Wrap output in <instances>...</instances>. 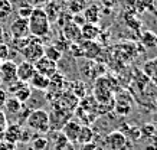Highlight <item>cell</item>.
Segmentation results:
<instances>
[{
    "mask_svg": "<svg viewBox=\"0 0 157 150\" xmlns=\"http://www.w3.org/2000/svg\"><path fill=\"white\" fill-rule=\"evenodd\" d=\"M28 25L29 33L35 36V38L42 39L45 36H48L49 32H51V22L46 17L42 7H33L32 15L28 19Z\"/></svg>",
    "mask_w": 157,
    "mask_h": 150,
    "instance_id": "6da1fadb",
    "label": "cell"
},
{
    "mask_svg": "<svg viewBox=\"0 0 157 150\" xmlns=\"http://www.w3.org/2000/svg\"><path fill=\"white\" fill-rule=\"evenodd\" d=\"M26 127L33 133H48L49 131V113L42 108H33L26 117Z\"/></svg>",
    "mask_w": 157,
    "mask_h": 150,
    "instance_id": "7a4b0ae2",
    "label": "cell"
},
{
    "mask_svg": "<svg viewBox=\"0 0 157 150\" xmlns=\"http://www.w3.org/2000/svg\"><path fill=\"white\" fill-rule=\"evenodd\" d=\"M43 49H45V45L42 44V40L39 38H35V36L30 35L28 44L25 45L19 52L22 53V56L25 58V61H28V62H30V63H35L39 58L43 56Z\"/></svg>",
    "mask_w": 157,
    "mask_h": 150,
    "instance_id": "3957f363",
    "label": "cell"
},
{
    "mask_svg": "<svg viewBox=\"0 0 157 150\" xmlns=\"http://www.w3.org/2000/svg\"><path fill=\"white\" fill-rule=\"evenodd\" d=\"M104 144L108 150H127L130 146L128 139L121 131H113L104 139Z\"/></svg>",
    "mask_w": 157,
    "mask_h": 150,
    "instance_id": "277c9868",
    "label": "cell"
},
{
    "mask_svg": "<svg viewBox=\"0 0 157 150\" xmlns=\"http://www.w3.org/2000/svg\"><path fill=\"white\" fill-rule=\"evenodd\" d=\"M16 68H17V63L13 62V61H3L0 63V83L5 84V85H9V84L14 83L17 77H16Z\"/></svg>",
    "mask_w": 157,
    "mask_h": 150,
    "instance_id": "5b68a950",
    "label": "cell"
},
{
    "mask_svg": "<svg viewBox=\"0 0 157 150\" xmlns=\"http://www.w3.org/2000/svg\"><path fill=\"white\" fill-rule=\"evenodd\" d=\"M33 67H35V71H36V72L43 75V77H46V78H51L52 75H55V74L58 72V63L51 61L49 58H46L45 55L33 63Z\"/></svg>",
    "mask_w": 157,
    "mask_h": 150,
    "instance_id": "8992f818",
    "label": "cell"
},
{
    "mask_svg": "<svg viewBox=\"0 0 157 150\" xmlns=\"http://www.w3.org/2000/svg\"><path fill=\"white\" fill-rule=\"evenodd\" d=\"M10 35H12V39H23L28 38L29 35V25L26 19H22V17H17L14 19L12 23H10Z\"/></svg>",
    "mask_w": 157,
    "mask_h": 150,
    "instance_id": "52a82bcc",
    "label": "cell"
},
{
    "mask_svg": "<svg viewBox=\"0 0 157 150\" xmlns=\"http://www.w3.org/2000/svg\"><path fill=\"white\" fill-rule=\"evenodd\" d=\"M62 36L67 39L68 42H79L82 39L81 36V26H78L75 22H68L62 28Z\"/></svg>",
    "mask_w": 157,
    "mask_h": 150,
    "instance_id": "ba28073f",
    "label": "cell"
},
{
    "mask_svg": "<svg viewBox=\"0 0 157 150\" xmlns=\"http://www.w3.org/2000/svg\"><path fill=\"white\" fill-rule=\"evenodd\" d=\"M35 72H36V71H35L33 63L28 62V61L20 62L19 65H17V68H16V77H17L19 81H22V83H25V84H28L29 81H30V78L33 77Z\"/></svg>",
    "mask_w": 157,
    "mask_h": 150,
    "instance_id": "9c48e42d",
    "label": "cell"
},
{
    "mask_svg": "<svg viewBox=\"0 0 157 150\" xmlns=\"http://www.w3.org/2000/svg\"><path fill=\"white\" fill-rule=\"evenodd\" d=\"M22 129L23 127L17 124V123H13V124H7L3 131V139L6 141H10V143H19L20 141V136H22Z\"/></svg>",
    "mask_w": 157,
    "mask_h": 150,
    "instance_id": "30bf717a",
    "label": "cell"
},
{
    "mask_svg": "<svg viewBox=\"0 0 157 150\" xmlns=\"http://www.w3.org/2000/svg\"><path fill=\"white\" fill-rule=\"evenodd\" d=\"M79 129H81V124L78 123V121H67L63 127L61 129V133L65 137H67L68 141H76V137H78V133H79Z\"/></svg>",
    "mask_w": 157,
    "mask_h": 150,
    "instance_id": "8fae6325",
    "label": "cell"
},
{
    "mask_svg": "<svg viewBox=\"0 0 157 150\" xmlns=\"http://www.w3.org/2000/svg\"><path fill=\"white\" fill-rule=\"evenodd\" d=\"M28 85L30 88L36 90V91L43 92V91H46L49 87V78L43 77V75H40V74H38V72H35L33 77L30 78V81L28 83Z\"/></svg>",
    "mask_w": 157,
    "mask_h": 150,
    "instance_id": "7c38bea8",
    "label": "cell"
},
{
    "mask_svg": "<svg viewBox=\"0 0 157 150\" xmlns=\"http://www.w3.org/2000/svg\"><path fill=\"white\" fill-rule=\"evenodd\" d=\"M43 12H45V15H46V17L49 19L51 23L59 20L61 7H59V5H58L56 2H48V3L45 5V7H43Z\"/></svg>",
    "mask_w": 157,
    "mask_h": 150,
    "instance_id": "4fadbf2b",
    "label": "cell"
},
{
    "mask_svg": "<svg viewBox=\"0 0 157 150\" xmlns=\"http://www.w3.org/2000/svg\"><path fill=\"white\" fill-rule=\"evenodd\" d=\"M92 140H94V130L90 126H81L78 137H76V143H79L82 146V144L92 143Z\"/></svg>",
    "mask_w": 157,
    "mask_h": 150,
    "instance_id": "5bb4252c",
    "label": "cell"
},
{
    "mask_svg": "<svg viewBox=\"0 0 157 150\" xmlns=\"http://www.w3.org/2000/svg\"><path fill=\"white\" fill-rule=\"evenodd\" d=\"M3 108H5L6 113L10 114V116H19V113L22 111V108H23V104L19 102L16 98H13V97H7Z\"/></svg>",
    "mask_w": 157,
    "mask_h": 150,
    "instance_id": "9a60e30c",
    "label": "cell"
},
{
    "mask_svg": "<svg viewBox=\"0 0 157 150\" xmlns=\"http://www.w3.org/2000/svg\"><path fill=\"white\" fill-rule=\"evenodd\" d=\"M100 33V30L95 25L85 23L84 26H81V36L84 40H94V38H97Z\"/></svg>",
    "mask_w": 157,
    "mask_h": 150,
    "instance_id": "2e32d148",
    "label": "cell"
},
{
    "mask_svg": "<svg viewBox=\"0 0 157 150\" xmlns=\"http://www.w3.org/2000/svg\"><path fill=\"white\" fill-rule=\"evenodd\" d=\"M82 17H84V20H85L86 23H91V25L98 23V20H100V12H98V7H97V6H91V7L85 9Z\"/></svg>",
    "mask_w": 157,
    "mask_h": 150,
    "instance_id": "e0dca14e",
    "label": "cell"
},
{
    "mask_svg": "<svg viewBox=\"0 0 157 150\" xmlns=\"http://www.w3.org/2000/svg\"><path fill=\"white\" fill-rule=\"evenodd\" d=\"M43 55L56 63L62 59V52L56 48V46H53V45H46L45 49H43Z\"/></svg>",
    "mask_w": 157,
    "mask_h": 150,
    "instance_id": "ac0fdd59",
    "label": "cell"
},
{
    "mask_svg": "<svg viewBox=\"0 0 157 150\" xmlns=\"http://www.w3.org/2000/svg\"><path fill=\"white\" fill-rule=\"evenodd\" d=\"M12 3H10L9 0H0V20H5L7 19L12 13Z\"/></svg>",
    "mask_w": 157,
    "mask_h": 150,
    "instance_id": "d6986e66",
    "label": "cell"
},
{
    "mask_svg": "<svg viewBox=\"0 0 157 150\" xmlns=\"http://www.w3.org/2000/svg\"><path fill=\"white\" fill-rule=\"evenodd\" d=\"M84 0H69L68 2V7L71 10V13H79L82 9H84Z\"/></svg>",
    "mask_w": 157,
    "mask_h": 150,
    "instance_id": "ffe728a7",
    "label": "cell"
},
{
    "mask_svg": "<svg viewBox=\"0 0 157 150\" xmlns=\"http://www.w3.org/2000/svg\"><path fill=\"white\" fill-rule=\"evenodd\" d=\"M32 10H33V6L32 5L20 6L19 10H17V15H19V17H22V19L28 20L29 17H30V15H32Z\"/></svg>",
    "mask_w": 157,
    "mask_h": 150,
    "instance_id": "44dd1931",
    "label": "cell"
},
{
    "mask_svg": "<svg viewBox=\"0 0 157 150\" xmlns=\"http://www.w3.org/2000/svg\"><path fill=\"white\" fill-rule=\"evenodd\" d=\"M48 146H49V141L48 139L45 137H35V141H33V147L35 150H48Z\"/></svg>",
    "mask_w": 157,
    "mask_h": 150,
    "instance_id": "7402d4cb",
    "label": "cell"
},
{
    "mask_svg": "<svg viewBox=\"0 0 157 150\" xmlns=\"http://www.w3.org/2000/svg\"><path fill=\"white\" fill-rule=\"evenodd\" d=\"M10 56V48L9 45H6L5 42H2L0 44V61L3 62V61H7Z\"/></svg>",
    "mask_w": 157,
    "mask_h": 150,
    "instance_id": "603a6c76",
    "label": "cell"
},
{
    "mask_svg": "<svg viewBox=\"0 0 157 150\" xmlns=\"http://www.w3.org/2000/svg\"><path fill=\"white\" fill-rule=\"evenodd\" d=\"M33 139V131L29 130L28 127L26 129H22V136H20V141L22 143H26V141L32 140Z\"/></svg>",
    "mask_w": 157,
    "mask_h": 150,
    "instance_id": "cb8c5ba5",
    "label": "cell"
},
{
    "mask_svg": "<svg viewBox=\"0 0 157 150\" xmlns=\"http://www.w3.org/2000/svg\"><path fill=\"white\" fill-rule=\"evenodd\" d=\"M6 126H7V120L5 117V113L0 110V140H3V131H5Z\"/></svg>",
    "mask_w": 157,
    "mask_h": 150,
    "instance_id": "d4e9b609",
    "label": "cell"
},
{
    "mask_svg": "<svg viewBox=\"0 0 157 150\" xmlns=\"http://www.w3.org/2000/svg\"><path fill=\"white\" fill-rule=\"evenodd\" d=\"M6 100H7V92H6V90H3V88L0 87V110L3 108Z\"/></svg>",
    "mask_w": 157,
    "mask_h": 150,
    "instance_id": "484cf974",
    "label": "cell"
},
{
    "mask_svg": "<svg viewBox=\"0 0 157 150\" xmlns=\"http://www.w3.org/2000/svg\"><path fill=\"white\" fill-rule=\"evenodd\" d=\"M81 150H97V146L94 143H88V144H82Z\"/></svg>",
    "mask_w": 157,
    "mask_h": 150,
    "instance_id": "4316f807",
    "label": "cell"
},
{
    "mask_svg": "<svg viewBox=\"0 0 157 150\" xmlns=\"http://www.w3.org/2000/svg\"><path fill=\"white\" fill-rule=\"evenodd\" d=\"M0 63H2V61H0Z\"/></svg>",
    "mask_w": 157,
    "mask_h": 150,
    "instance_id": "83f0119b",
    "label": "cell"
}]
</instances>
